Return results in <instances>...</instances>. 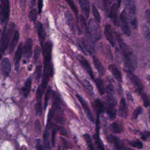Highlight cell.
I'll use <instances>...</instances> for the list:
<instances>
[{"instance_id": "1", "label": "cell", "mask_w": 150, "mask_h": 150, "mask_svg": "<svg viewBox=\"0 0 150 150\" xmlns=\"http://www.w3.org/2000/svg\"><path fill=\"white\" fill-rule=\"evenodd\" d=\"M52 43L50 41L45 43L42 47L43 56V73L41 84L38 87L36 91V98L40 101L43 94L46 88L49 79L53 75V66L52 60Z\"/></svg>"}, {"instance_id": "2", "label": "cell", "mask_w": 150, "mask_h": 150, "mask_svg": "<svg viewBox=\"0 0 150 150\" xmlns=\"http://www.w3.org/2000/svg\"><path fill=\"white\" fill-rule=\"evenodd\" d=\"M115 37L123 55L125 66L128 69V70H135L137 67V60L136 56L134 54L132 49L124 42L123 40L121 39L118 33H115Z\"/></svg>"}, {"instance_id": "3", "label": "cell", "mask_w": 150, "mask_h": 150, "mask_svg": "<svg viewBox=\"0 0 150 150\" xmlns=\"http://www.w3.org/2000/svg\"><path fill=\"white\" fill-rule=\"evenodd\" d=\"M14 29H15V24L13 22L9 23L8 27L6 25L4 26V28L2 33V36H1V55L6 50L8 45L9 40H11L12 34L14 32Z\"/></svg>"}, {"instance_id": "4", "label": "cell", "mask_w": 150, "mask_h": 150, "mask_svg": "<svg viewBox=\"0 0 150 150\" xmlns=\"http://www.w3.org/2000/svg\"><path fill=\"white\" fill-rule=\"evenodd\" d=\"M125 7L128 12V18L130 24L132 28H137V19L135 16L136 13V5L135 0H125Z\"/></svg>"}, {"instance_id": "5", "label": "cell", "mask_w": 150, "mask_h": 150, "mask_svg": "<svg viewBox=\"0 0 150 150\" xmlns=\"http://www.w3.org/2000/svg\"><path fill=\"white\" fill-rule=\"evenodd\" d=\"M98 23L96 21L94 22L93 19H90L88 24V28L85 30L86 35H88L94 42L97 41L101 38L100 30Z\"/></svg>"}, {"instance_id": "6", "label": "cell", "mask_w": 150, "mask_h": 150, "mask_svg": "<svg viewBox=\"0 0 150 150\" xmlns=\"http://www.w3.org/2000/svg\"><path fill=\"white\" fill-rule=\"evenodd\" d=\"M106 104V112L107 115H108L110 119H114L117 113V100L114 97V95H107Z\"/></svg>"}, {"instance_id": "7", "label": "cell", "mask_w": 150, "mask_h": 150, "mask_svg": "<svg viewBox=\"0 0 150 150\" xmlns=\"http://www.w3.org/2000/svg\"><path fill=\"white\" fill-rule=\"evenodd\" d=\"M0 18L1 23L6 21L9 16V0H0Z\"/></svg>"}, {"instance_id": "8", "label": "cell", "mask_w": 150, "mask_h": 150, "mask_svg": "<svg viewBox=\"0 0 150 150\" xmlns=\"http://www.w3.org/2000/svg\"><path fill=\"white\" fill-rule=\"evenodd\" d=\"M120 18V22H121V29L122 32L127 36H129L131 35V29L128 24V17H127L126 11L125 9L121 12Z\"/></svg>"}, {"instance_id": "9", "label": "cell", "mask_w": 150, "mask_h": 150, "mask_svg": "<svg viewBox=\"0 0 150 150\" xmlns=\"http://www.w3.org/2000/svg\"><path fill=\"white\" fill-rule=\"evenodd\" d=\"M127 75L131 83L133 84L134 86L135 87V88L138 90V91L140 93L142 92V90L143 89V86L139 80V79L134 74H133L131 71L130 70H127L126 71Z\"/></svg>"}, {"instance_id": "10", "label": "cell", "mask_w": 150, "mask_h": 150, "mask_svg": "<svg viewBox=\"0 0 150 150\" xmlns=\"http://www.w3.org/2000/svg\"><path fill=\"white\" fill-rule=\"evenodd\" d=\"M32 46H33V42H32V39L30 38L27 39L25 43V45L23 46V53L24 57L28 61L29 60L32 54Z\"/></svg>"}, {"instance_id": "11", "label": "cell", "mask_w": 150, "mask_h": 150, "mask_svg": "<svg viewBox=\"0 0 150 150\" xmlns=\"http://www.w3.org/2000/svg\"><path fill=\"white\" fill-rule=\"evenodd\" d=\"M76 96H77V97L80 103H81V106H82V107H83V110H84V112L86 113V115L87 116L88 120H89L91 122H94L93 117L92 113H91V110H90V108H89V107H88V105L86 101L84 100L80 96L77 94Z\"/></svg>"}, {"instance_id": "12", "label": "cell", "mask_w": 150, "mask_h": 150, "mask_svg": "<svg viewBox=\"0 0 150 150\" xmlns=\"http://www.w3.org/2000/svg\"><path fill=\"white\" fill-rule=\"evenodd\" d=\"M79 60L80 63L81 64V65L82 66V67L85 69V70L87 72V73L89 74V76H90V77L91 78V79L93 80H94V76L93 75V70L92 69L90 66V63H88V62L87 61V60L84 58L83 56L80 55L79 56Z\"/></svg>"}, {"instance_id": "13", "label": "cell", "mask_w": 150, "mask_h": 150, "mask_svg": "<svg viewBox=\"0 0 150 150\" xmlns=\"http://www.w3.org/2000/svg\"><path fill=\"white\" fill-rule=\"evenodd\" d=\"M118 5L117 4H113L110 7L108 16L110 18L112 22L114 23V25L118 26V21L117 17V11H118Z\"/></svg>"}, {"instance_id": "14", "label": "cell", "mask_w": 150, "mask_h": 150, "mask_svg": "<svg viewBox=\"0 0 150 150\" xmlns=\"http://www.w3.org/2000/svg\"><path fill=\"white\" fill-rule=\"evenodd\" d=\"M22 53H23L22 45V43H20L17 48L16 51L15 52V56H14V59H13L15 69L16 71H18L19 69V64H20V61H21V59L22 57Z\"/></svg>"}, {"instance_id": "15", "label": "cell", "mask_w": 150, "mask_h": 150, "mask_svg": "<svg viewBox=\"0 0 150 150\" xmlns=\"http://www.w3.org/2000/svg\"><path fill=\"white\" fill-rule=\"evenodd\" d=\"M11 63L8 58H4L1 62V70L4 78L7 77L11 71Z\"/></svg>"}, {"instance_id": "16", "label": "cell", "mask_w": 150, "mask_h": 150, "mask_svg": "<svg viewBox=\"0 0 150 150\" xmlns=\"http://www.w3.org/2000/svg\"><path fill=\"white\" fill-rule=\"evenodd\" d=\"M118 115L123 118H126L128 115V108L124 98H122L120 102L118 111Z\"/></svg>"}, {"instance_id": "17", "label": "cell", "mask_w": 150, "mask_h": 150, "mask_svg": "<svg viewBox=\"0 0 150 150\" xmlns=\"http://www.w3.org/2000/svg\"><path fill=\"white\" fill-rule=\"evenodd\" d=\"M36 30H37L38 34L40 43V45H41L42 48L43 45H44L43 43H44V41H45V39L46 33H45L43 26L42 24L41 23V22H38L36 23Z\"/></svg>"}, {"instance_id": "18", "label": "cell", "mask_w": 150, "mask_h": 150, "mask_svg": "<svg viewBox=\"0 0 150 150\" xmlns=\"http://www.w3.org/2000/svg\"><path fill=\"white\" fill-rule=\"evenodd\" d=\"M104 34L107 40L109 42L112 46H114L115 41L112 34V31L111 30V28L109 24H106L104 28Z\"/></svg>"}, {"instance_id": "19", "label": "cell", "mask_w": 150, "mask_h": 150, "mask_svg": "<svg viewBox=\"0 0 150 150\" xmlns=\"http://www.w3.org/2000/svg\"><path fill=\"white\" fill-rule=\"evenodd\" d=\"M64 17H65V20L66 22V23L70 28V30L72 31L73 33H74L76 31V28H75V24H74V21L73 19V17L71 13L69 11H67L64 13Z\"/></svg>"}, {"instance_id": "20", "label": "cell", "mask_w": 150, "mask_h": 150, "mask_svg": "<svg viewBox=\"0 0 150 150\" xmlns=\"http://www.w3.org/2000/svg\"><path fill=\"white\" fill-rule=\"evenodd\" d=\"M108 69L116 80L120 83L122 82V75L121 71L115 66V64H110L108 66Z\"/></svg>"}, {"instance_id": "21", "label": "cell", "mask_w": 150, "mask_h": 150, "mask_svg": "<svg viewBox=\"0 0 150 150\" xmlns=\"http://www.w3.org/2000/svg\"><path fill=\"white\" fill-rule=\"evenodd\" d=\"M79 5L84 13L86 18H88L90 13V3L89 0H78Z\"/></svg>"}, {"instance_id": "22", "label": "cell", "mask_w": 150, "mask_h": 150, "mask_svg": "<svg viewBox=\"0 0 150 150\" xmlns=\"http://www.w3.org/2000/svg\"><path fill=\"white\" fill-rule=\"evenodd\" d=\"M93 64L95 66V68L97 69L99 75L100 76H102L105 73V68L100 62V61L96 57H93Z\"/></svg>"}, {"instance_id": "23", "label": "cell", "mask_w": 150, "mask_h": 150, "mask_svg": "<svg viewBox=\"0 0 150 150\" xmlns=\"http://www.w3.org/2000/svg\"><path fill=\"white\" fill-rule=\"evenodd\" d=\"M96 112L97 115H100L101 113H102L104 110V107L103 103L100 100L97 99L94 101V102L92 104Z\"/></svg>"}, {"instance_id": "24", "label": "cell", "mask_w": 150, "mask_h": 150, "mask_svg": "<svg viewBox=\"0 0 150 150\" xmlns=\"http://www.w3.org/2000/svg\"><path fill=\"white\" fill-rule=\"evenodd\" d=\"M19 39V33L18 30H15L14 32V35L13 36V39L12 40V42L10 44V46H9V53H11L14 49L15 48L18 41Z\"/></svg>"}, {"instance_id": "25", "label": "cell", "mask_w": 150, "mask_h": 150, "mask_svg": "<svg viewBox=\"0 0 150 150\" xmlns=\"http://www.w3.org/2000/svg\"><path fill=\"white\" fill-rule=\"evenodd\" d=\"M31 84H32L31 79L28 78L26 80V81L24 84V86L22 88V93H23L25 97H27L29 95V93L30 90Z\"/></svg>"}, {"instance_id": "26", "label": "cell", "mask_w": 150, "mask_h": 150, "mask_svg": "<svg viewBox=\"0 0 150 150\" xmlns=\"http://www.w3.org/2000/svg\"><path fill=\"white\" fill-rule=\"evenodd\" d=\"M94 81L96 83V87L100 95H103L105 93V90L104 88L103 80L101 78H97L96 80H95Z\"/></svg>"}, {"instance_id": "27", "label": "cell", "mask_w": 150, "mask_h": 150, "mask_svg": "<svg viewBox=\"0 0 150 150\" xmlns=\"http://www.w3.org/2000/svg\"><path fill=\"white\" fill-rule=\"evenodd\" d=\"M110 128L112 131L115 134H120L123 131L122 125L117 122H112L110 125Z\"/></svg>"}, {"instance_id": "28", "label": "cell", "mask_w": 150, "mask_h": 150, "mask_svg": "<svg viewBox=\"0 0 150 150\" xmlns=\"http://www.w3.org/2000/svg\"><path fill=\"white\" fill-rule=\"evenodd\" d=\"M48 127H46L45 131L43 134V144L45 148L46 149H50V143L49 141V131H48Z\"/></svg>"}, {"instance_id": "29", "label": "cell", "mask_w": 150, "mask_h": 150, "mask_svg": "<svg viewBox=\"0 0 150 150\" xmlns=\"http://www.w3.org/2000/svg\"><path fill=\"white\" fill-rule=\"evenodd\" d=\"M84 86L86 88V90L87 91V93L93 96L94 94V91L93 90V87L92 86V85L91 84V83H90L89 81H88L87 80H84Z\"/></svg>"}, {"instance_id": "30", "label": "cell", "mask_w": 150, "mask_h": 150, "mask_svg": "<svg viewBox=\"0 0 150 150\" xmlns=\"http://www.w3.org/2000/svg\"><path fill=\"white\" fill-rule=\"evenodd\" d=\"M40 48L39 46L36 45L35 46L34 48V52H33V62L34 64H36L39 59V57L40 56Z\"/></svg>"}, {"instance_id": "31", "label": "cell", "mask_w": 150, "mask_h": 150, "mask_svg": "<svg viewBox=\"0 0 150 150\" xmlns=\"http://www.w3.org/2000/svg\"><path fill=\"white\" fill-rule=\"evenodd\" d=\"M92 12H93V16L94 17L95 21L97 23H100V21H101L100 15V13L98 12V11L97 10L96 7L94 5H92Z\"/></svg>"}, {"instance_id": "32", "label": "cell", "mask_w": 150, "mask_h": 150, "mask_svg": "<svg viewBox=\"0 0 150 150\" xmlns=\"http://www.w3.org/2000/svg\"><path fill=\"white\" fill-rule=\"evenodd\" d=\"M129 145H130L132 147H134L137 149H141L143 147L142 143L139 141V140H135V141H131L128 142Z\"/></svg>"}, {"instance_id": "33", "label": "cell", "mask_w": 150, "mask_h": 150, "mask_svg": "<svg viewBox=\"0 0 150 150\" xmlns=\"http://www.w3.org/2000/svg\"><path fill=\"white\" fill-rule=\"evenodd\" d=\"M83 137H84V139H85L87 145H88V147L90 149H91V150H93L94 149V147H93V144H92V142H91V137L90 136L89 134H85L83 135Z\"/></svg>"}, {"instance_id": "34", "label": "cell", "mask_w": 150, "mask_h": 150, "mask_svg": "<svg viewBox=\"0 0 150 150\" xmlns=\"http://www.w3.org/2000/svg\"><path fill=\"white\" fill-rule=\"evenodd\" d=\"M140 94H141V98H142V100L143 101L144 106L146 107H150V100H149L148 96L145 93H142V92L140 93Z\"/></svg>"}, {"instance_id": "35", "label": "cell", "mask_w": 150, "mask_h": 150, "mask_svg": "<svg viewBox=\"0 0 150 150\" xmlns=\"http://www.w3.org/2000/svg\"><path fill=\"white\" fill-rule=\"evenodd\" d=\"M66 1L67 2L68 5L70 6V7L71 9V10L73 11V12L75 14L76 18H77L78 11H77V8H76L74 2L73 1V0H66Z\"/></svg>"}, {"instance_id": "36", "label": "cell", "mask_w": 150, "mask_h": 150, "mask_svg": "<svg viewBox=\"0 0 150 150\" xmlns=\"http://www.w3.org/2000/svg\"><path fill=\"white\" fill-rule=\"evenodd\" d=\"M142 112V108L141 107H138L133 112L132 114V120H136L138 116L139 115V114H141V112Z\"/></svg>"}, {"instance_id": "37", "label": "cell", "mask_w": 150, "mask_h": 150, "mask_svg": "<svg viewBox=\"0 0 150 150\" xmlns=\"http://www.w3.org/2000/svg\"><path fill=\"white\" fill-rule=\"evenodd\" d=\"M51 93H52V90H51L50 87H49L47 90V91L46 93L45 97V101H44V109L45 110H46L47 108V106L48 104V101L49 100V97H50Z\"/></svg>"}, {"instance_id": "38", "label": "cell", "mask_w": 150, "mask_h": 150, "mask_svg": "<svg viewBox=\"0 0 150 150\" xmlns=\"http://www.w3.org/2000/svg\"><path fill=\"white\" fill-rule=\"evenodd\" d=\"M142 35L144 36V38L146 40H149V39H150V31H149L148 28L145 25L142 26Z\"/></svg>"}, {"instance_id": "39", "label": "cell", "mask_w": 150, "mask_h": 150, "mask_svg": "<svg viewBox=\"0 0 150 150\" xmlns=\"http://www.w3.org/2000/svg\"><path fill=\"white\" fill-rule=\"evenodd\" d=\"M29 18L30 19V21H31L32 22H35L36 21V18H37V11L36 9H32L29 13Z\"/></svg>"}, {"instance_id": "40", "label": "cell", "mask_w": 150, "mask_h": 150, "mask_svg": "<svg viewBox=\"0 0 150 150\" xmlns=\"http://www.w3.org/2000/svg\"><path fill=\"white\" fill-rule=\"evenodd\" d=\"M111 138H112V141L113 142V143L115 145V148L117 149H121L122 148L121 142L120 141V139H118V138H117L116 137H114V136H112V137H111Z\"/></svg>"}, {"instance_id": "41", "label": "cell", "mask_w": 150, "mask_h": 150, "mask_svg": "<svg viewBox=\"0 0 150 150\" xmlns=\"http://www.w3.org/2000/svg\"><path fill=\"white\" fill-rule=\"evenodd\" d=\"M141 138L145 141L150 142V131H144L141 134Z\"/></svg>"}, {"instance_id": "42", "label": "cell", "mask_w": 150, "mask_h": 150, "mask_svg": "<svg viewBox=\"0 0 150 150\" xmlns=\"http://www.w3.org/2000/svg\"><path fill=\"white\" fill-rule=\"evenodd\" d=\"M35 110L36 114L39 116H40L42 112V105L41 103V101H39L35 105Z\"/></svg>"}, {"instance_id": "43", "label": "cell", "mask_w": 150, "mask_h": 150, "mask_svg": "<svg viewBox=\"0 0 150 150\" xmlns=\"http://www.w3.org/2000/svg\"><path fill=\"white\" fill-rule=\"evenodd\" d=\"M42 67L41 65L40 66H38L36 67V71H35V79H36V81H39L40 78V76H41V74H42Z\"/></svg>"}, {"instance_id": "44", "label": "cell", "mask_w": 150, "mask_h": 150, "mask_svg": "<svg viewBox=\"0 0 150 150\" xmlns=\"http://www.w3.org/2000/svg\"><path fill=\"white\" fill-rule=\"evenodd\" d=\"M56 132H57V128L56 127H53V128H52V137H51L52 145L53 146H54V145H55V139H56Z\"/></svg>"}, {"instance_id": "45", "label": "cell", "mask_w": 150, "mask_h": 150, "mask_svg": "<svg viewBox=\"0 0 150 150\" xmlns=\"http://www.w3.org/2000/svg\"><path fill=\"white\" fill-rule=\"evenodd\" d=\"M107 95H114V88L112 84H109L106 87Z\"/></svg>"}, {"instance_id": "46", "label": "cell", "mask_w": 150, "mask_h": 150, "mask_svg": "<svg viewBox=\"0 0 150 150\" xmlns=\"http://www.w3.org/2000/svg\"><path fill=\"white\" fill-rule=\"evenodd\" d=\"M35 128L36 131L38 132V134H40L41 133V131H42V127H41V124H40V121L38 119L36 120V121H35Z\"/></svg>"}, {"instance_id": "47", "label": "cell", "mask_w": 150, "mask_h": 150, "mask_svg": "<svg viewBox=\"0 0 150 150\" xmlns=\"http://www.w3.org/2000/svg\"><path fill=\"white\" fill-rule=\"evenodd\" d=\"M112 1L113 0H103L104 9H105V12L107 13H108V11L109 10L110 5H111V4Z\"/></svg>"}, {"instance_id": "48", "label": "cell", "mask_w": 150, "mask_h": 150, "mask_svg": "<svg viewBox=\"0 0 150 150\" xmlns=\"http://www.w3.org/2000/svg\"><path fill=\"white\" fill-rule=\"evenodd\" d=\"M38 13L40 14L42 12L43 8V0H38Z\"/></svg>"}, {"instance_id": "49", "label": "cell", "mask_w": 150, "mask_h": 150, "mask_svg": "<svg viewBox=\"0 0 150 150\" xmlns=\"http://www.w3.org/2000/svg\"><path fill=\"white\" fill-rule=\"evenodd\" d=\"M145 18L148 23H150V9H148L145 11Z\"/></svg>"}, {"instance_id": "50", "label": "cell", "mask_w": 150, "mask_h": 150, "mask_svg": "<svg viewBox=\"0 0 150 150\" xmlns=\"http://www.w3.org/2000/svg\"><path fill=\"white\" fill-rule=\"evenodd\" d=\"M36 149H43V147L42 146V144L40 143V139H38L36 140Z\"/></svg>"}, {"instance_id": "51", "label": "cell", "mask_w": 150, "mask_h": 150, "mask_svg": "<svg viewBox=\"0 0 150 150\" xmlns=\"http://www.w3.org/2000/svg\"><path fill=\"white\" fill-rule=\"evenodd\" d=\"M58 129H59V131H60V134H62V135H66L67 134V133H66V130L63 128H62V127H59V128H58Z\"/></svg>"}, {"instance_id": "52", "label": "cell", "mask_w": 150, "mask_h": 150, "mask_svg": "<svg viewBox=\"0 0 150 150\" xmlns=\"http://www.w3.org/2000/svg\"><path fill=\"white\" fill-rule=\"evenodd\" d=\"M126 95H127V97L128 100H131V101H133V99H132V97L131 94V93L128 91H126Z\"/></svg>"}, {"instance_id": "53", "label": "cell", "mask_w": 150, "mask_h": 150, "mask_svg": "<svg viewBox=\"0 0 150 150\" xmlns=\"http://www.w3.org/2000/svg\"><path fill=\"white\" fill-rule=\"evenodd\" d=\"M25 2H26V0H19V3H20V5L22 8L25 7Z\"/></svg>"}, {"instance_id": "54", "label": "cell", "mask_w": 150, "mask_h": 150, "mask_svg": "<svg viewBox=\"0 0 150 150\" xmlns=\"http://www.w3.org/2000/svg\"><path fill=\"white\" fill-rule=\"evenodd\" d=\"M32 67H33V65H32V64H30V65L28 66V70L29 71H31L32 69Z\"/></svg>"}, {"instance_id": "55", "label": "cell", "mask_w": 150, "mask_h": 150, "mask_svg": "<svg viewBox=\"0 0 150 150\" xmlns=\"http://www.w3.org/2000/svg\"><path fill=\"white\" fill-rule=\"evenodd\" d=\"M121 1H122V0H117V5H118V8L120 6V5H121Z\"/></svg>"}, {"instance_id": "56", "label": "cell", "mask_w": 150, "mask_h": 150, "mask_svg": "<svg viewBox=\"0 0 150 150\" xmlns=\"http://www.w3.org/2000/svg\"><path fill=\"white\" fill-rule=\"evenodd\" d=\"M149 120H150V111H149Z\"/></svg>"}, {"instance_id": "57", "label": "cell", "mask_w": 150, "mask_h": 150, "mask_svg": "<svg viewBox=\"0 0 150 150\" xmlns=\"http://www.w3.org/2000/svg\"><path fill=\"white\" fill-rule=\"evenodd\" d=\"M148 1H149V4H150V0H148Z\"/></svg>"}]
</instances>
